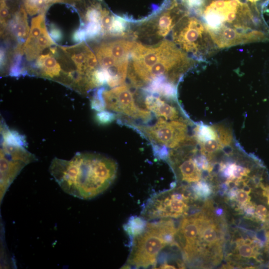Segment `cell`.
Returning a JSON list of instances; mask_svg holds the SVG:
<instances>
[{"label": "cell", "mask_w": 269, "mask_h": 269, "mask_svg": "<svg viewBox=\"0 0 269 269\" xmlns=\"http://www.w3.org/2000/svg\"><path fill=\"white\" fill-rule=\"evenodd\" d=\"M192 190L195 197L199 199H207L212 192L211 184L205 180H202L192 184Z\"/></svg>", "instance_id": "cell-19"}, {"label": "cell", "mask_w": 269, "mask_h": 269, "mask_svg": "<svg viewBox=\"0 0 269 269\" xmlns=\"http://www.w3.org/2000/svg\"><path fill=\"white\" fill-rule=\"evenodd\" d=\"M196 62L168 40L150 45L134 41L130 52L127 77L134 88L174 96L179 83L195 67Z\"/></svg>", "instance_id": "cell-2"}, {"label": "cell", "mask_w": 269, "mask_h": 269, "mask_svg": "<svg viewBox=\"0 0 269 269\" xmlns=\"http://www.w3.org/2000/svg\"><path fill=\"white\" fill-rule=\"evenodd\" d=\"M0 200L24 167L37 160L25 148V140L17 132L0 123Z\"/></svg>", "instance_id": "cell-5"}, {"label": "cell", "mask_w": 269, "mask_h": 269, "mask_svg": "<svg viewBox=\"0 0 269 269\" xmlns=\"http://www.w3.org/2000/svg\"><path fill=\"white\" fill-rule=\"evenodd\" d=\"M116 161L105 155L77 152L70 160L54 158L49 172L67 194L83 200H90L106 191L117 174Z\"/></svg>", "instance_id": "cell-3"}, {"label": "cell", "mask_w": 269, "mask_h": 269, "mask_svg": "<svg viewBox=\"0 0 269 269\" xmlns=\"http://www.w3.org/2000/svg\"><path fill=\"white\" fill-rule=\"evenodd\" d=\"M189 12L184 5L172 0L167 9L160 12L158 11L146 20L139 22L134 29H132V36L138 40L159 42Z\"/></svg>", "instance_id": "cell-9"}, {"label": "cell", "mask_w": 269, "mask_h": 269, "mask_svg": "<svg viewBox=\"0 0 269 269\" xmlns=\"http://www.w3.org/2000/svg\"><path fill=\"white\" fill-rule=\"evenodd\" d=\"M251 197L249 193L243 189H238L236 196L235 201L238 204V209H241L243 206L250 202Z\"/></svg>", "instance_id": "cell-22"}, {"label": "cell", "mask_w": 269, "mask_h": 269, "mask_svg": "<svg viewBox=\"0 0 269 269\" xmlns=\"http://www.w3.org/2000/svg\"><path fill=\"white\" fill-rule=\"evenodd\" d=\"M260 186L263 189V195L267 198L268 203L269 205V185L265 186L261 182Z\"/></svg>", "instance_id": "cell-28"}, {"label": "cell", "mask_w": 269, "mask_h": 269, "mask_svg": "<svg viewBox=\"0 0 269 269\" xmlns=\"http://www.w3.org/2000/svg\"><path fill=\"white\" fill-rule=\"evenodd\" d=\"M36 65L43 77L58 80L62 75L60 65L50 53L39 55Z\"/></svg>", "instance_id": "cell-15"}, {"label": "cell", "mask_w": 269, "mask_h": 269, "mask_svg": "<svg viewBox=\"0 0 269 269\" xmlns=\"http://www.w3.org/2000/svg\"><path fill=\"white\" fill-rule=\"evenodd\" d=\"M269 0H204L195 14L218 49L269 41L264 12Z\"/></svg>", "instance_id": "cell-1"}, {"label": "cell", "mask_w": 269, "mask_h": 269, "mask_svg": "<svg viewBox=\"0 0 269 269\" xmlns=\"http://www.w3.org/2000/svg\"><path fill=\"white\" fill-rule=\"evenodd\" d=\"M134 41L118 39L103 42L95 48L100 67L110 77L108 86L114 88L124 84L127 77L130 52Z\"/></svg>", "instance_id": "cell-8"}, {"label": "cell", "mask_w": 269, "mask_h": 269, "mask_svg": "<svg viewBox=\"0 0 269 269\" xmlns=\"http://www.w3.org/2000/svg\"><path fill=\"white\" fill-rule=\"evenodd\" d=\"M47 2L46 0H25V7L27 12L30 15L38 12Z\"/></svg>", "instance_id": "cell-21"}, {"label": "cell", "mask_w": 269, "mask_h": 269, "mask_svg": "<svg viewBox=\"0 0 269 269\" xmlns=\"http://www.w3.org/2000/svg\"><path fill=\"white\" fill-rule=\"evenodd\" d=\"M9 17V10L5 0H0V25L2 28L5 27Z\"/></svg>", "instance_id": "cell-24"}, {"label": "cell", "mask_w": 269, "mask_h": 269, "mask_svg": "<svg viewBox=\"0 0 269 269\" xmlns=\"http://www.w3.org/2000/svg\"><path fill=\"white\" fill-rule=\"evenodd\" d=\"M268 215V210L263 205H258L256 206L255 212V218L262 222H265Z\"/></svg>", "instance_id": "cell-25"}, {"label": "cell", "mask_w": 269, "mask_h": 269, "mask_svg": "<svg viewBox=\"0 0 269 269\" xmlns=\"http://www.w3.org/2000/svg\"><path fill=\"white\" fill-rule=\"evenodd\" d=\"M189 200V196L178 189L160 192L147 200L141 216L146 221L178 218L187 214Z\"/></svg>", "instance_id": "cell-11"}, {"label": "cell", "mask_w": 269, "mask_h": 269, "mask_svg": "<svg viewBox=\"0 0 269 269\" xmlns=\"http://www.w3.org/2000/svg\"><path fill=\"white\" fill-rule=\"evenodd\" d=\"M91 106L98 111L114 112L126 121L145 122L151 118V112L138 104L134 92L125 83L109 90L100 89L93 96Z\"/></svg>", "instance_id": "cell-7"}, {"label": "cell", "mask_w": 269, "mask_h": 269, "mask_svg": "<svg viewBox=\"0 0 269 269\" xmlns=\"http://www.w3.org/2000/svg\"><path fill=\"white\" fill-rule=\"evenodd\" d=\"M177 229L171 219L147 223L142 232L134 237L126 266L155 267L161 251L167 246H177Z\"/></svg>", "instance_id": "cell-4"}, {"label": "cell", "mask_w": 269, "mask_h": 269, "mask_svg": "<svg viewBox=\"0 0 269 269\" xmlns=\"http://www.w3.org/2000/svg\"><path fill=\"white\" fill-rule=\"evenodd\" d=\"M142 104L145 109L158 118L169 121L189 119L179 106L177 99L148 93Z\"/></svg>", "instance_id": "cell-13"}, {"label": "cell", "mask_w": 269, "mask_h": 269, "mask_svg": "<svg viewBox=\"0 0 269 269\" xmlns=\"http://www.w3.org/2000/svg\"><path fill=\"white\" fill-rule=\"evenodd\" d=\"M222 241L223 234L218 224L213 218L203 213L195 256L205 255L206 248L219 250Z\"/></svg>", "instance_id": "cell-14"}, {"label": "cell", "mask_w": 269, "mask_h": 269, "mask_svg": "<svg viewBox=\"0 0 269 269\" xmlns=\"http://www.w3.org/2000/svg\"><path fill=\"white\" fill-rule=\"evenodd\" d=\"M10 26L12 31L18 38L22 40L28 37L30 30L23 6H21L15 13Z\"/></svg>", "instance_id": "cell-16"}, {"label": "cell", "mask_w": 269, "mask_h": 269, "mask_svg": "<svg viewBox=\"0 0 269 269\" xmlns=\"http://www.w3.org/2000/svg\"><path fill=\"white\" fill-rule=\"evenodd\" d=\"M172 30L173 42L197 61H205L218 49L203 22L190 12Z\"/></svg>", "instance_id": "cell-6"}, {"label": "cell", "mask_w": 269, "mask_h": 269, "mask_svg": "<svg viewBox=\"0 0 269 269\" xmlns=\"http://www.w3.org/2000/svg\"><path fill=\"white\" fill-rule=\"evenodd\" d=\"M137 130L154 144L170 149L186 141L192 136L188 134V126L193 124L190 119L166 120L159 118L153 125L144 126L125 121Z\"/></svg>", "instance_id": "cell-10"}, {"label": "cell", "mask_w": 269, "mask_h": 269, "mask_svg": "<svg viewBox=\"0 0 269 269\" xmlns=\"http://www.w3.org/2000/svg\"><path fill=\"white\" fill-rule=\"evenodd\" d=\"M268 267H269V266H268Z\"/></svg>", "instance_id": "cell-29"}, {"label": "cell", "mask_w": 269, "mask_h": 269, "mask_svg": "<svg viewBox=\"0 0 269 269\" xmlns=\"http://www.w3.org/2000/svg\"><path fill=\"white\" fill-rule=\"evenodd\" d=\"M54 44L55 43L48 34L45 27L34 44L23 51L25 54L26 59L28 61L34 59L43 50Z\"/></svg>", "instance_id": "cell-17"}, {"label": "cell", "mask_w": 269, "mask_h": 269, "mask_svg": "<svg viewBox=\"0 0 269 269\" xmlns=\"http://www.w3.org/2000/svg\"><path fill=\"white\" fill-rule=\"evenodd\" d=\"M256 205L251 201L243 206L240 211H243V213L248 218H255V212Z\"/></svg>", "instance_id": "cell-26"}, {"label": "cell", "mask_w": 269, "mask_h": 269, "mask_svg": "<svg viewBox=\"0 0 269 269\" xmlns=\"http://www.w3.org/2000/svg\"><path fill=\"white\" fill-rule=\"evenodd\" d=\"M183 4L189 10L196 11L201 7L204 0H175Z\"/></svg>", "instance_id": "cell-23"}, {"label": "cell", "mask_w": 269, "mask_h": 269, "mask_svg": "<svg viewBox=\"0 0 269 269\" xmlns=\"http://www.w3.org/2000/svg\"><path fill=\"white\" fill-rule=\"evenodd\" d=\"M45 27L44 13H40L32 19L28 36L22 47L23 51L34 44Z\"/></svg>", "instance_id": "cell-18"}, {"label": "cell", "mask_w": 269, "mask_h": 269, "mask_svg": "<svg viewBox=\"0 0 269 269\" xmlns=\"http://www.w3.org/2000/svg\"><path fill=\"white\" fill-rule=\"evenodd\" d=\"M203 215V212H199L185 217L181 221L177 229V235L185 258L188 261L195 256Z\"/></svg>", "instance_id": "cell-12"}, {"label": "cell", "mask_w": 269, "mask_h": 269, "mask_svg": "<svg viewBox=\"0 0 269 269\" xmlns=\"http://www.w3.org/2000/svg\"><path fill=\"white\" fill-rule=\"evenodd\" d=\"M50 33L51 37L56 41H58L62 37L60 30L57 27L54 26V25L51 26Z\"/></svg>", "instance_id": "cell-27"}, {"label": "cell", "mask_w": 269, "mask_h": 269, "mask_svg": "<svg viewBox=\"0 0 269 269\" xmlns=\"http://www.w3.org/2000/svg\"><path fill=\"white\" fill-rule=\"evenodd\" d=\"M146 224V220L143 218L134 217L126 225V231L134 238L142 232Z\"/></svg>", "instance_id": "cell-20"}]
</instances>
